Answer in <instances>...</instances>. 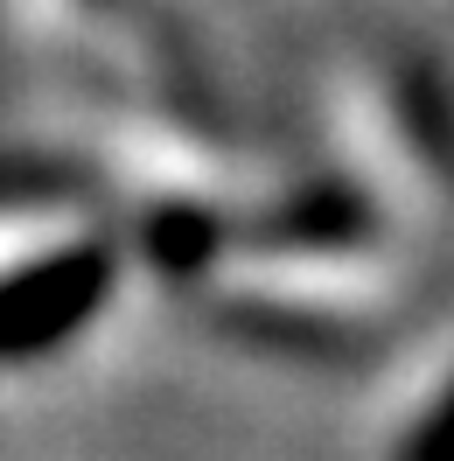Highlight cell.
Instances as JSON below:
<instances>
[{
  "mask_svg": "<svg viewBox=\"0 0 454 461\" xmlns=\"http://www.w3.org/2000/svg\"><path fill=\"white\" fill-rule=\"evenodd\" d=\"M113 280L119 266L98 238L42 252L22 273H0V364H29L85 336V321L113 301Z\"/></svg>",
  "mask_w": 454,
  "mask_h": 461,
  "instance_id": "obj_1",
  "label": "cell"
},
{
  "mask_svg": "<svg viewBox=\"0 0 454 461\" xmlns=\"http://www.w3.org/2000/svg\"><path fill=\"white\" fill-rule=\"evenodd\" d=\"M259 238H273V245H322V252H336V245H357V238H370V203L357 196V189L329 182V189L294 196L280 217H273V224L259 230Z\"/></svg>",
  "mask_w": 454,
  "mask_h": 461,
  "instance_id": "obj_2",
  "label": "cell"
},
{
  "mask_svg": "<svg viewBox=\"0 0 454 461\" xmlns=\"http://www.w3.org/2000/svg\"><path fill=\"white\" fill-rule=\"evenodd\" d=\"M217 245H224V224L210 210H196V203H168V210L147 217V259L168 280H196L203 266L217 259Z\"/></svg>",
  "mask_w": 454,
  "mask_h": 461,
  "instance_id": "obj_3",
  "label": "cell"
},
{
  "mask_svg": "<svg viewBox=\"0 0 454 461\" xmlns=\"http://www.w3.org/2000/svg\"><path fill=\"white\" fill-rule=\"evenodd\" d=\"M405 461H448V412H440V399L420 412V427H413V447H405Z\"/></svg>",
  "mask_w": 454,
  "mask_h": 461,
  "instance_id": "obj_4",
  "label": "cell"
}]
</instances>
